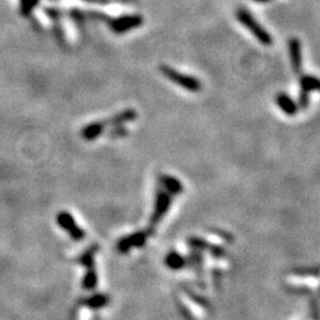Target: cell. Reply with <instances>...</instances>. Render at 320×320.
I'll return each instance as SVG.
<instances>
[{"label": "cell", "mask_w": 320, "mask_h": 320, "mask_svg": "<svg viewBox=\"0 0 320 320\" xmlns=\"http://www.w3.org/2000/svg\"><path fill=\"white\" fill-rule=\"evenodd\" d=\"M236 17L238 22L242 24L244 28L249 30L251 35L255 36V38H256L262 45L270 46L273 44V38H272L271 33L268 32L256 19L254 18L253 15H251L247 9L244 8L238 9L236 11Z\"/></svg>", "instance_id": "6da1fadb"}, {"label": "cell", "mask_w": 320, "mask_h": 320, "mask_svg": "<svg viewBox=\"0 0 320 320\" xmlns=\"http://www.w3.org/2000/svg\"><path fill=\"white\" fill-rule=\"evenodd\" d=\"M159 70L169 81H171V82L175 84H178L179 87L190 91V93H198V91L202 89V83H200V81L195 76L180 73V71L176 70L175 68L165 66V64L160 66Z\"/></svg>", "instance_id": "7a4b0ae2"}, {"label": "cell", "mask_w": 320, "mask_h": 320, "mask_svg": "<svg viewBox=\"0 0 320 320\" xmlns=\"http://www.w3.org/2000/svg\"><path fill=\"white\" fill-rule=\"evenodd\" d=\"M110 29L117 35H124L139 28L144 23V18L142 16L138 15V13H133V15H122L115 18H108L107 22Z\"/></svg>", "instance_id": "3957f363"}, {"label": "cell", "mask_w": 320, "mask_h": 320, "mask_svg": "<svg viewBox=\"0 0 320 320\" xmlns=\"http://www.w3.org/2000/svg\"><path fill=\"white\" fill-rule=\"evenodd\" d=\"M172 203V196L170 195L165 190H156L155 192V199H154V207H153V212L149 217V226L154 228L156 224L160 223L168 211L171 206Z\"/></svg>", "instance_id": "277c9868"}, {"label": "cell", "mask_w": 320, "mask_h": 320, "mask_svg": "<svg viewBox=\"0 0 320 320\" xmlns=\"http://www.w3.org/2000/svg\"><path fill=\"white\" fill-rule=\"evenodd\" d=\"M153 233H154V228L151 227L146 230L137 231V233L127 235V236L122 237L118 242V250L120 251L121 254H126L128 253L132 248H140L144 246L146 241H147V237L151 236Z\"/></svg>", "instance_id": "5b68a950"}, {"label": "cell", "mask_w": 320, "mask_h": 320, "mask_svg": "<svg viewBox=\"0 0 320 320\" xmlns=\"http://www.w3.org/2000/svg\"><path fill=\"white\" fill-rule=\"evenodd\" d=\"M57 223L59 226L67 231L70 235V237L75 241H82L86 237V233L83 229H81L75 222L74 217L67 211H62L57 215Z\"/></svg>", "instance_id": "8992f818"}, {"label": "cell", "mask_w": 320, "mask_h": 320, "mask_svg": "<svg viewBox=\"0 0 320 320\" xmlns=\"http://www.w3.org/2000/svg\"><path fill=\"white\" fill-rule=\"evenodd\" d=\"M302 46L301 42L297 37H292L288 39V54L291 59L292 69L297 75L302 73Z\"/></svg>", "instance_id": "52a82bcc"}, {"label": "cell", "mask_w": 320, "mask_h": 320, "mask_svg": "<svg viewBox=\"0 0 320 320\" xmlns=\"http://www.w3.org/2000/svg\"><path fill=\"white\" fill-rule=\"evenodd\" d=\"M138 118L137 112L132 108H128V110H125L122 112H119V113L114 114L113 117H111L107 120H103L105 127H112V126H117V125H125L127 122L134 121L135 119Z\"/></svg>", "instance_id": "ba28073f"}, {"label": "cell", "mask_w": 320, "mask_h": 320, "mask_svg": "<svg viewBox=\"0 0 320 320\" xmlns=\"http://www.w3.org/2000/svg\"><path fill=\"white\" fill-rule=\"evenodd\" d=\"M159 180L165 191H168L171 196H178L183 193L184 191L183 184L179 179H177L176 177L169 176V175H162L159 177Z\"/></svg>", "instance_id": "9c48e42d"}, {"label": "cell", "mask_w": 320, "mask_h": 320, "mask_svg": "<svg viewBox=\"0 0 320 320\" xmlns=\"http://www.w3.org/2000/svg\"><path fill=\"white\" fill-rule=\"evenodd\" d=\"M277 103L279 107H280V110L284 112L285 114L289 115V117L295 115L299 111L297 102L286 93H279L277 95Z\"/></svg>", "instance_id": "30bf717a"}, {"label": "cell", "mask_w": 320, "mask_h": 320, "mask_svg": "<svg viewBox=\"0 0 320 320\" xmlns=\"http://www.w3.org/2000/svg\"><path fill=\"white\" fill-rule=\"evenodd\" d=\"M105 125L103 120L102 121H94L91 124L87 125L82 131H81V137L87 141H93L95 139H97L102 133L104 132Z\"/></svg>", "instance_id": "8fae6325"}, {"label": "cell", "mask_w": 320, "mask_h": 320, "mask_svg": "<svg viewBox=\"0 0 320 320\" xmlns=\"http://www.w3.org/2000/svg\"><path fill=\"white\" fill-rule=\"evenodd\" d=\"M165 264L168 265L170 270L179 271L186 264V261L185 258H184L179 253H177V251H170L165 257Z\"/></svg>", "instance_id": "7c38bea8"}, {"label": "cell", "mask_w": 320, "mask_h": 320, "mask_svg": "<svg viewBox=\"0 0 320 320\" xmlns=\"http://www.w3.org/2000/svg\"><path fill=\"white\" fill-rule=\"evenodd\" d=\"M299 84H300V89L307 91V93L319 89L318 78L315 76H312V75H300Z\"/></svg>", "instance_id": "4fadbf2b"}, {"label": "cell", "mask_w": 320, "mask_h": 320, "mask_svg": "<svg viewBox=\"0 0 320 320\" xmlns=\"http://www.w3.org/2000/svg\"><path fill=\"white\" fill-rule=\"evenodd\" d=\"M97 249H98L97 244H94V246L89 247L82 255H81L80 258H78V262H80L81 264L86 265L87 268L94 267V257Z\"/></svg>", "instance_id": "5bb4252c"}, {"label": "cell", "mask_w": 320, "mask_h": 320, "mask_svg": "<svg viewBox=\"0 0 320 320\" xmlns=\"http://www.w3.org/2000/svg\"><path fill=\"white\" fill-rule=\"evenodd\" d=\"M108 302H110V298H108L107 295L96 294V295H94V297H90L89 299H87L86 305L89 308L97 309V308L104 307V306L107 305Z\"/></svg>", "instance_id": "9a60e30c"}, {"label": "cell", "mask_w": 320, "mask_h": 320, "mask_svg": "<svg viewBox=\"0 0 320 320\" xmlns=\"http://www.w3.org/2000/svg\"><path fill=\"white\" fill-rule=\"evenodd\" d=\"M96 284H97V275H96V272H95V268L94 267L88 268L87 273L86 275H84L83 282H82L83 287L86 289H94Z\"/></svg>", "instance_id": "2e32d148"}, {"label": "cell", "mask_w": 320, "mask_h": 320, "mask_svg": "<svg viewBox=\"0 0 320 320\" xmlns=\"http://www.w3.org/2000/svg\"><path fill=\"white\" fill-rule=\"evenodd\" d=\"M107 134H108V138H112V139L125 138V137H127V135H128V129L126 128L124 125L112 126Z\"/></svg>", "instance_id": "e0dca14e"}, {"label": "cell", "mask_w": 320, "mask_h": 320, "mask_svg": "<svg viewBox=\"0 0 320 320\" xmlns=\"http://www.w3.org/2000/svg\"><path fill=\"white\" fill-rule=\"evenodd\" d=\"M188 243L189 246L195 250H207V248H209V244H210L207 243L206 241H204L203 238H199V237H190L188 240Z\"/></svg>", "instance_id": "ac0fdd59"}, {"label": "cell", "mask_w": 320, "mask_h": 320, "mask_svg": "<svg viewBox=\"0 0 320 320\" xmlns=\"http://www.w3.org/2000/svg\"><path fill=\"white\" fill-rule=\"evenodd\" d=\"M308 104H309V93L300 89V91H299L298 107L301 108L302 111H305V110H307Z\"/></svg>", "instance_id": "d6986e66"}, {"label": "cell", "mask_w": 320, "mask_h": 320, "mask_svg": "<svg viewBox=\"0 0 320 320\" xmlns=\"http://www.w3.org/2000/svg\"><path fill=\"white\" fill-rule=\"evenodd\" d=\"M214 233L217 234V235H219V236H221V237L226 238V240L229 241V242L231 241V236H230V235L228 234V233H226V231H224V230H219V229H217V230L214 231Z\"/></svg>", "instance_id": "ffe728a7"}, {"label": "cell", "mask_w": 320, "mask_h": 320, "mask_svg": "<svg viewBox=\"0 0 320 320\" xmlns=\"http://www.w3.org/2000/svg\"><path fill=\"white\" fill-rule=\"evenodd\" d=\"M256 3H260V4H263V3H268L271 2V0H255Z\"/></svg>", "instance_id": "44dd1931"}]
</instances>
